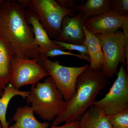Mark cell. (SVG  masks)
I'll return each instance as SVG.
<instances>
[{"label":"cell","mask_w":128,"mask_h":128,"mask_svg":"<svg viewBox=\"0 0 128 128\" xmlns=\"http://www.w3.org/2000/svg\"><path fill=\"white\" fill-rule=\"evenodd\" d=\"M110 10L124 17L128 16V0H112Z\"/></svg>","instance_id":"cell-19"},{"label":"cell","mask_w":128,"mask_h":128,"mask_svg":"<svg viewBox=\"0 0 128 128\" xmlns=\"http://www.w3.org/2000/svg\"><path fill=\"white\" fill-rule=\"evenodd\" d=\"M31 107L25 105L17 108L12 119L16 122L8 128H48L49 124L37 120Z\"/></svg>","instance_id":"cell-12"},{"label":"cell","mask_w":128,"mask_h":128,"mask_svg":"<svg viewBox=\"0 0 128 128\" xmlns=\"http://www.w3.org/2000/svg\"><path fill=\"white\" fill-rule=\"evenodd\" d=\"M13 57L8 44L0 37V88L3 90L11 78V64Z\"/></svg>","instance_id":"cell-15"},{"label":"cell","mask_w":128,"mask_h":128,"mask_svg":"<svg viewBox=\"0 0 128 128\" xmlns=\"http://www.w3.org/2000/svg\"><path fill=\"white\" fill-rule=\"evenodd\" d=\"M25 16L28 25H32L34 34V44L38 46L40 54L44 55L49 50L54 48L64 50V48L57 45L51 40L40 21L36 14L32 10L26 8Z\"/></svg>","instance_id":"cell-11"},{"label":"cell","mask_w":128,"mask_h":128,"mask_svg":"<svg viewBox=\"0 0 128 128\" xmlns=\"http://www.w3.org/2000/svg\"><path fill=\"white\" fill-rule=\"evenodd\" d=\"M3 90L0 88V97H1L3 94Z\"/></svg>","instance_id":"cell-25"},{"label":"cell","mask_w":128,"mask_h":128,"mask_svg":"<svg viewBox=\"0 0 128 128\" xmlns=\"http://www.w3.org/2000/svg\"><path fill=\"white\" fill-rule=\"evenodd\" d=\"M57 2L60 5L65 9L70 10H74L76 3L78 0H57Z\"/></svg>","instance_id":"cell-23"},{"label":"cell","mask_w":128,"mask_h":128,"mask_svg":"<svg viewBox=\"0 0 128 128\" xmlns=\"http://www.w3.org/2000/svg\"><path fill=\"white\" fill-rule=\"evenodd\" d=\"M108 118L112 128H128V110Z\"/></svg>","instance_id":"cell-18"},{"label":"cell","mask_w":128,"mask_h":128,"mask_svg":"<svg viewBox=\"0 0 128 128\" xmlns=\"http://www.w3.org/2000/svg\"><path fill=\"white\" fill-rule=\"evenodd\" d=\"M3 0H0V6L2 2H3Z\"/></svg>","instance_id":"cell-26"},{"label":"cell","mask_w":128,"mask_h":128,"mask_svg":"<svg viewBox=\"0 0 128 128\" xmlns=\"http://www.w3.org/2000/svg\"><path fill=\"white\" fill-rule=\"evenodd\" d=\"M93 106L103 111L107 116L128 110V75L122 64L109 91L104 98L96 101Z\"/></svg>","instance_id":"cell-7"},{"label":"cell","mask_w":128,"mask_h":128,"mask_svg":"<svg viewBox=\"0 0 128 128\" xmlns=\"http://www.w3.org/2000/svg\"><path fill=\"white\" fill-rule=\"evenodd\" d=\"M79 121L80 128H112L106 114L93 105L88 109Z\"/></svg>","instance_id":"cell-14"},{"label":"cell","mask_w":128,"mask_h":128,"mask_svg":"<svg viewBox=\"0 0 128 128\" xmlns=\"http://www.w3.org/2000/svg\"><path fill=\"white\" fill-rule=\"evenodd\" d=\"M53 41L57 45L64 48V50H76L80 52L81 55L89 57L88 49L84 44H74L60 42L56 40H53Z\"/></svg>","instance_id":"cell-20"},{"label":"cell","mask_w":128,"mask_h":128,"mask_svg":"<svg viewBox=\"0 0 128 128\" xmlns=\"http://www.w3.org/2000/svg\"><path fill=\"white\" fill-rule=\"evenodd\" d=\"M84 22L83 16L80 12L73 16L65 17L62 22L59 34L56 40L74 44H84Z\"/></svg>","instance_id":"cell-10"},{"label":"cell","mask_w":128,"mask_h":128,"mask_svg":"<svg viewBox=\"0 0 128 128\" xmlns=\"http://www.w3.org/2000/svg\"><path fill=\"white\" fill-rule=\"evenodd\" d=\"M25 98L34 112L48 121H54L59 115L64 102L63 95L50 76L43 82L32 85Z\"/></svg>","instance_id":"cell-3"},{"label":"cell","mask_w":128,"mask_h":128,"mask_svg":"<svg viewBox=\"0 0 128 128\" xmlns=\"http://www.w3.org/2000/svg\"><path fill=\"white\" fill-rule=\"evenodd\" d=\"M12 75L9 84L19 89L24 86L36 84L49 76L46 69L38 63V59L14 57L11 64Z\"/></svg>","instance_id":"cell-8"},{"label":"cell","mask_w":128,"mask_h":128,"mask_svg":"<svg viewBox=\"0 0 128 128\" xmlns=\"http://www.w3.org/2000/svg\"><path fill=\"white\" fill-rule=\"evenodd\" d=\"M124 17L108 10L85 21L87 30L95 34H107L118 31L121 28Z\"/></svg>","instance_id":"cell-9"},{"label":"cell","mask_w":128,"mask_h":128,"mask_svg":"<svg viewBox=\"0 0 128 128\" xmlns=\"http://www.w3.org/2000/svg\"><path fill=\"white\" fill-rule=\"evenodd\" d=\"M85 34L84 44L87 47L90 59L89 66L94 69H101L103 65L102 50L99 40L96 34L86 29L83 25Z\"/></svg>","instance_id":"cell-13"},{"label":"cell","mask_w":128,"mask_h":128,"mask_svg":"<svg viewBox=\"0 0 128 128\" xmlns=\"http://www.w3.org/2000/svg\"><path fill=\"white\" fill-rule=\"evenodd\" d=\"M109 84L102 69L92 68L89 66L78 76L74 93L68 101H64L60 114L50 126L79 121L93 105L98 94Z\"/></svg>","instance_id":"cell-2"},{"label":"cell","mask_w":128,"mask_h":128,"mask_svg":"<svg viewBox=\"0 0 128 128\" xmlns=\"http://www.w3.org/2000/svg\"><path fill=\"white\" fill-rule=\"evenodd\" d=\"M121 28L123 29V34L124 36L125 41L124 47V55L126 60V66H127V71L128 70V16L125 17Z\"/></svg>","instance_id":"cell-22"},{"label":"cell","mask_w":128,"mask_h":128,"mask_svg":"<svg viewBox=\"0 0 128 128\" xmlns=\"http://www.w3.org/2000/svg\"><path fill=\"white\" fill-rule=\"evenodd\" d=\"M96 35L103 53L104 62L102 69L107 78H112L118 73L119 64L124 67L126 66L123 34L119 30L112 33Z\"/></svg>","instance_id":"cell-6"},{"label":"cell","mask_w":128,"mask_h":128,"mask_svg":"<svg viewBox=\"0 0 128 128\" xmlns=\"http://www.w3.org/2000/svg\"><path fill=\"white\" fill-rule=\"evenodd\" d=\"M48 128H80V123L79 121L65 123L62 126H54Z\"/></svg>","instance_id":"cell-24"},{"label":"cell","mask_w":128,"mask_h":128,"mask_svg":"<svg viewBox=\"0 0 128 128\" xmlns=\"http://www.w3.org/2000/svg\"><path fill=\"white\" fill-rule=\"evenodd\" d=\"M112 0H88L76 6L75 11L82 14L84 22L87 19L110 10Z\"/></svg>","instance_id":"cell-16"},{"label":"cell","mask_w":128,"mask_h":128,"mask_svg":"<svg viewBox=\"0 0 128 128\" xmlns=\"http://www.w3.org/2000/svg\"><path fill=\"white\" fill-rule=\"evenodd\" d=\"M38 63L46 69L52 78L65 102L70 100L74 93L78 76L89 66L87 64L80 67L63 66L58 61H51L42 54L38 58Z\"/></svg>","instance_id":"cell-5"},{"label":"cell","mask_w":128,"mask_h":128,"mask_svg":"<svg viewBox=\"0 0 128 128\" xmlns=\"http://www.w3.org/2000/svg\"><path fill=\"white\" fill-rule=\"evenodd\" d=\"M17 1L24 8H29L36 14L49 36L55 40L59 34L64 18L76 15L74 10L65 9L55 0Z\"/></svg>","instance_id":"cell-4"},{"label":"cell","mask_w":128,"mask_h":128,"mask_svg":"<svg viewBox=\"0 0 128 128\" xmlns=\"http://www.w3.org/2000/svg\"><path fill=\"white\" fill-rule=\"evenodd\" d=\"M0 128H2V126L0 122Z\"/></svg>","instance_id":"cell-27"},{"label":"cell","mask_w":128,"mask_h":128,"mask_svg":"<svg viewBox=\"0 0 128 128\" xmlns=\"http://www.w3.org/2000/svg\"><path fill=\"white\" fill-rule=\"evenodd\" d=\"M0 37L8 44L14 57L38 59L32 29L28 24L25 8L17 0H4L0 6Z\"/></svg>","instance_id":"cell-1"},{"label":"cell","mask_w":128,"mask_h":128,"mask_svg":"<svg viewBox=\"0 0 128 128\" xmlns=\"http://www.w3.org/2000/svg\"><path fill=\"white\" fill-rule=\"evenodd\" d=\"M44 55L47 58L48 57H56L59 56H70L78 57L80 59L85 60L88 62H90V58L87 56H84L80 54H73L70 52H66L58 48L53 49L49 50L44 54Z\"/></svg>","instance_id":"cell-21"},{"label":"cell","mask_w":128,"mask_h":128,"mask_svg":"<svg viewBox=\"0 0 128 128\" xmlns=\"http://www.w3.org/2000/svg\"><path fill=\"white\" fill-rule=\"evenodd\" d=\"M29 91H22L16 89L8 84L3 90V94L0 98V122L2 128H9V123L6 120V115L8 105L14 97L20 96L26 98L29 95Z\"/></svg>","instance_id":"cell-17"}]
</instances>
